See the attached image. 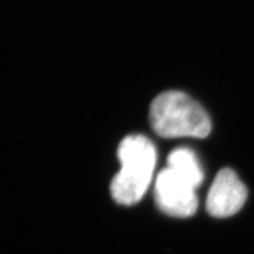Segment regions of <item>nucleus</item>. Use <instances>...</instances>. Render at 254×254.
Instances as JSON below:
<instances>
[{
    "label": "nucleus",
    "instance_id": "1",
    "mask_svg": "<svg viewBox=\"0 0 254 254\" xmlns=\"http://www.w3.org/2000/svg\"><path fill=\"white\" fill-rule=\"evenodd\" d=\"M122 168L113 178L111 192L117 202L133 205L138 202L150 186L157 152L150 139L144 135H128L118 148Z\"/></svg>",
    "mask_w": 254,
    "mask_h": 254
},
{
    "label": "nucleus",
    "instance_id": "2",
    "mask_svg": "<svg viewBox=\"0 0 254 254\" xmlns=\"http://www.w3.org/2000/svg\"><path fill=\"white\" fill-rule=\"evenodd\" d=\"M152 128L163 138H205L211 132V120L200 105L178 91L159 94L150 110Z\"/></svg>",
    "mask_w": 254,
    "mask_h": 254
},
{
    "label": "nucleus",
    "instance_id": "3",
    "mask_svg": "<svg viewBox=\"0 0 254 254\" xmlns=\"http://www.w3.org/2000/svg\"><path fill=\"white\" fill-rule=\"evenodd\" d=\"M154 193L158 207L171 217H190L198 207L194 187L168 167L158 174Z\"/></svg>",
    "mask_w": 254,
    "mask_h": 254
},
{
    "label": "nucleus",
    "instance_id": "4",
    "mask_svg": "<svg viewBox=\"0 0 254 254\" xmlns=\"http://www.w3.org/2000/svg\"><path fill=\"white\" fill-rule=\"evenodd\" d=\"M246 186L236 172L224 168L217 174L207 195V211L213 217L225 218L236 214L245 204Z\"/></svg>",
    "mask_w": 254,
    "mask_h": 254
},
{
    "label": "nucleus",
    "instance_id": "5",
    "mask_svg": "<svg viewBox=\"0 0 254 254\" xmlns=\"http://www.w3.org/2000/svg\"><path fill=\"white\" fill-rule=\"evenodd\" d=\"M168 168L172 170L182 179L196 189L202 179L204 173L196 155L189 148H177L168 155Z\"/></svg>",
    "mask_w": 254,
    "mask_h": 254
}]
</instances>
